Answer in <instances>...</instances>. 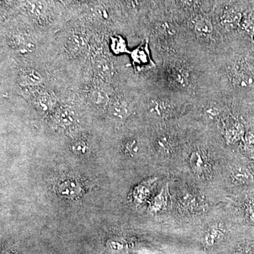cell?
<instances>
[{"mask_svg":"<svg viewBox=\"0 0 254 254\" xmlns=\"http://www.w3.org/2000/svg\"><path fill=\"white\" fill-rule=\"evenodd\" d=\"M66 50L71 56L84 54L88 50V38L82 33H73L66 41Z\"/></svg>","mask_w":254,"mask_h":254,"instance_id":"6da1fadb","label":"cell"},{"mask_svg":"<svg viewBox=\"0 0 254 254\" xmlns=\"http://www.w3.org/2000/svg\"><path fill=\"white\" fill-rule=\"evenodd\" d=\"M130 53L133 66L137 69L140 70L146 66H150L151 64L153 65V63L150 59L148 43L141 44Z\"/></svg>","mask_w":254,"mask_h":254,"instance_id":"7a4b0ae2","label":"cell"},{"mask_svg":"<svg viewBox=\"0 0 254 254\" xmlns=\"http://www.w3.org/2000/svg\"><path fill=\"white\" fill-rule=\"evenodd\" d=\"M170 81L179 88L186 87L190 83V72L186 67L180 64H175L169 69Z\"/></svg>","mask_w":254,"mask_h":254,"instance_id":"3957f363","label":"cell"},{"mask_svg":"<svg viewBox=\"0 0 254 254\" xmlns=\"http://www.w3.org/2000/svg\"><path fill=\"white\" fill-rule=\"evenodd\" d=\"M148 107L150 113L158 118H167L173 109L172 103L165 99L150 100Z\"/></svg>","mask_w":254,"mask_h":254,"instance_id":"277c9868","label":"cell"},{"mask_svg":"<svg viewBox=\"0 0 254 254\" xmlns=\"http://www.w3.org/2000/svg\"><path fill=\"white\" fill-rule=\"evenodd\" d=\"M18 84L22 87H33L41 84L43 77L41 73L33 68H23L18 73Z\"/></svg>","mask_w":254,"mask_h":254,"instance_id":"5b68a950","label":"cell"},{"mask_svg":"<svg viewBox=\"0 0 254 254\" xmlns=\"http://www.w3.org/2000/svg\"><path fill=\"white\" fill-rule=\"evenodd\" d=\"M13 48L20 54L25 55L33 53L36 49V45L27 37L22 34H14L11 38Z\"/></svg>","mask_w":254,"mask_h":254,"instance_id":"8992f818","label":"cell"},{"mask_svg":"<svg viewBox=\"0 0 254 254\" xmlns=\"http://www.w3.org/2000/svg\"><path fill=\"white\" fill-rule=\"evenodd\" d=\"M109 113L113 118L123 121L129 115V104L123 98H117L110 105Z\"/></svg>","mask_w":254,"mask_h":254,"instance_id":"52a82bcc","label":"cell"},{"mask_svg":"<svg viewBox=\"0 0 254 254\" xmlns=\"http://www.w3.org/2000/svg\"><path fill=\"white\" fill-rule=\"evenodd\" d=\"M97 73L105 80H110L114 74V68L111 60L105 56H100L95 62Z\"/></svg>","mask_w":254,"mask_h":254,"instance_id":"ba28073f","label":"cell"},{"mask_svg":"<svg viewBox=\"0 0 254 254\" xmlns=\"http://www.w3.org/2000/svg\"><path fill=\"white\" fill-rule=\"evenodd\" d=\"M34 103L38 109L42 111H48L53 108L56 103V97L54 93L50 91H41L34 97Z\"/></svg>","mask_w":254,"mask_h":254,"instance_id":"9c48e42d","label":"cell"},{"mask_svg":"<svg viewBox=\"0 0 254 254\" xmlns=\"http://www.w3.org/2000/svg\"><path fill=\"white\" fill-rule=\"evenodd\" d=\"M190 165L192 170L198 175H203L208 170L206 157L200 150H195L190 155Z\"/></svg>","mask_w":254,"mask_h":254,"instance_id":"30bf717a","label":"cell"},{"mask_svg":"<svg viewBox=\"0 0 254 254\" xmlns=\"http://www.w3.org/2000/svg\"><path fill=\"white\" fill-rule=\"evenodd\" d=\"M25 7L30 14L37 18L44 17L48 9L45 0H27Z\"/></svg>","mask_w":254,"mask_h":254,"instance_id":"8fae6325","label":"cell"},{"mask_svg":"<svg viewBox=\"0 0 254 254\" xmlns=\"http://www.w3.org/2000/svg\"><path fill=\"white\" fill-rule=\"evenodd\" d=\"M222 24L226 27H235L242 21V14L235 9H227L223 11L220 17Z\"/></svg>","mask_w":254,"mask_h":254,"instance_id":"7c38bea8","label":"cell"},{"mask_svg":"<svg viewBox=\"0 0 254 254\" xmlns=\"http://www.w3.org/2000/svg\"><path fill=\"white\" fill-rule=\"evenodd\" d=\"M76 113L69 106L62 107L57 113V120L63 126H69L76 120Z\"/></svg>","mask_w":254,"mask_h":254,"instance_id":"4fadbf2b","label":"cell"},{"mask_svg":"<svg viewBox=\"0 0 254 254\" xmlns=\"http://www.w3.org/2000/svg\"><path fill=\"white\" fill-rule=\"evenodd\" d=\"M194 29L201 36H208L213 33V26L208 18L200 17L195 20Z\"/></svg>","mask_w":254,"mask_h":254,"instance_id":"5bb4252c","label":"cell"},{"mask_svg":"<svg viewBox=\"0 0 254 254\" xmlns=\"http://www.w3.org/2000/svg\"><path fill=\"white\" fill-rule=\"evenodd\" d=\"M60 194L65 197L76 196L80 192L79 185L76 182L66 181L63 182L59 187Z\"/></svg>","mask_w":254,"mask_h":254,"instance_id":"9a60e30c","label":"cell"},{"mask_svg":"<svg viewBox=\"0 0 254 254\" xmlns=\"http://www.w3.org/2000/svg\"><path fill=\"white\" fill-rule=\"evenodd\" d=\"M232 179L237 185H246L252 182V176L248 170L245 168H239L235 169L232 173Z\"/></svg>","mask_w":254,"mask_h":254,"instance_id":"2e32d148","label":"cell"},{"mask_svg":"<svg viewBox=\"0 0 254 254\" xmlns=\"http://www.w3.org/2000/svg\"><path fill=\"white\" fill-rule=\"evenodd\" d=\"M110 48L115 54L120 55L129 53L127 48V42L123 37L114 36L111 37Z\"/></svg>","mask_w":254,"mask_h":254,"instance_id":"e0dca14e","label":"cell"},{"mask_svg":"<svg viewBox=\"0 0 254 254\" xmlns=\"http://www.w3.org/2000/svg\"><path fill=\"white\" fill-rule=\"evenodd\" d=\"M224 232L222 228L218 226L210 227L207 232L205 240L207 245H213L218 242L223 236Z\"/></svg>","mask_w":254,"mask_h":254,"instance_id":"ac0fdd59","label":"cell"},{"mask_svg":"<svg viewBox=\"0 0 254 254\" xmlns=\"http://www.w3.org/2000/svg\"><path fill=\"white\" fill-rule=\"evenodd\" d=\"M90 99L94 105L102 106L106 105L108 102V95L106 92L102 89L93 90L89 95Z\"/></svg>","mask_w":254,"mask_h":254,"instance_id":"d6986e66","label":"cell"},{"mask_svg":"<svg viewBox=\"0 0 254 254\" xmlns=\"http://www.w3.org/2000/svg\"><path fill=\"white\" fill-rule=\"evenodd\" d=\"M232 78H233L235 84L240 87L248 86L250 84L251 81H252L248 75L245 74L243 72H240V71L235 72Z\"/></svg>","mask_w":254,"mask_h":254,"instance_id":"ffe728a7","label":"cell"},{"mask_svg":"<svg viewBox=\"0 0 254 254\" xmlns=\"http://www.w3.org/2000/svg\"><path fill=\"white\" fill-rule=\"evenodd\" d=\"M242 128L240 125H235L234 126L229 127L226 130V137L229 141L237 140L242 134Z\"/></svg>","mask_w":254,"mask_h":254,"instance_id":"44dd1931","label":"cell"},{"mask_svg":"<svg viewBox=\"0 0 254 254\" xmlns=\"http://www.w3.org/2000/svg\"><path fill=\"white\" fill-rule=\"evenodd\" d=\"M242 26L245 31L250 35H254V17L252 16H246L242 21Z\"/></svg>","mask_w":254,"mask_h":254,"instance_id":"7402d4cb","label":"cell"},{"mask_svg":"<svg viewBox=\"0 0 254 254\" xmlns=\"http://www.w3.org/2000/svg\"><path fill=\"white\" fill-rule=\"evenodd\" d=\"M88 147L84 141H75L71 145V150L77 154H84L86 153Z\"/></svg>","mask_w":254,"mask_h":254,"instance_id":"603a6c76","label":"cell"},{"mask_svg":"<svg viewBox=\"0 0 254 254\" xmlns=\"http://www.w3.org/2000/svg\"><path fill=\"white\" fill-rule=\"evenodd\" d=\"M205 118L210 120H214L218 118L220 110L215 106H209L205 110Z\"/></svg>","mask_w":254,"mask_h":254,"instance_id":"cb8c5ba5","label":"cell"},{"mask_svg":"<svg viewBox=\"0 0 254 254\" xmlns=\"http://www.w3.org/2000/svg\"><path fill=\"white\" fill-rule=\"evenodd\" d=\"M246 216L251 222H254V200L247 202L245 207Z\"/></svg>","mask_w":254,"mask_h":254,"instance_id":"d4e9b609","label":"cell"},{"mask_svg":"<svg viewBox=\"0 0 254 254\" xmlns=\"http://www.w3.org/2000/svg\"><path fill=\"white\" fill-rule=\"evenodd\" d=\"M158 145L162 151L166 152V153H168L172 148L171 142L168 138H165V137L158 140Z\"/></svg>","mask_w":254,"mask_h":254,"instance_id":"484cf974","label":"cell"},{"mask_svg":"<svg viewBox=\"0 0 254 254\" xmlns=\"http://www.w3.org/2000/svg\"><path fill=\"white\" fill-rule=\"evenodd\" d=\"M125 149H126L127 152H128V153L131 155L136 154L138 150L136 141L135 140L127 141L126 144H125Z\"/></svg>","mask_w":254,"mask_h":254,"instance_id":"4316f807","label":"cell"},{"mask_svg":"<svg viewBox=\"0 0 254 254\" xmlns=\"http://www.w3.org/2000/svg\"><path fill=\"white\" fill-rule=\"evenodd\" d=\"M234 254H253V252L249 247H242L237 249Z\"/></svg>","mask_w":254,"mask_h":254,"instance_id":"83f0119b","label":"cell"},{"mask_svg":"<svg viewBox=\"0 0 254 254\" xmlns=\"http://www.w3.org/2000/svg\"><path fill=\"white\" fill-rule=\"evenodd\" d=\"M185 2L189 4H193L195 2V0H185Z\"/></svg>","mask_w":254,"mask_h":254,"instance_id":"f1b7e54d","label":"cell"},{"mask_svg":"<svg viewBox=\"0 0 254 254\" xmlns=\"http://www.w3.org/2000/svg\"><path fill=\"white\" fill-rule=\"evenodd\" d=\"M133 4H138L142 1V0H129Z\"/></svg>","mask_w":254,"mask_h":254,"instance_id":"f546056e","label":"cell"},{"mask_svg":"<svg viewBox=\"0 0 254 254\" xmlns=\"http://www.w3.org/2000/svg\"><path fill=\"white\" fill-rule=\"evenodd\" d=\"M82 1H83V0H82Z\"/></svg>","mask_w":254,"mask_h":254,"instance_id":"4dcf8cb0","label":"cell"}]
</instances>
